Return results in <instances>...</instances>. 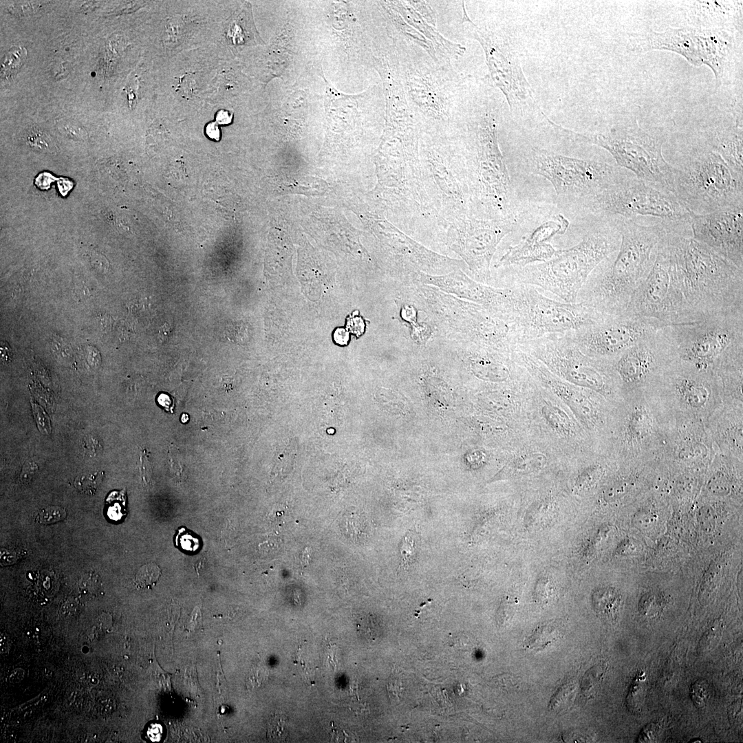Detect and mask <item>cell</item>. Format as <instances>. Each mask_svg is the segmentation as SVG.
<instances>
[{
	"label": "cell",
	"mask_w": 743,
	"mask_h": 743,
	"mask_svg": "<svg viewBox=\"0 0 743 743\" xmlns=\"http://www.w3.org/2000/svg\"><path fill=\"white\" fill-rule=\"evenodd\" d=\"M619 248L591 272L577 296L582 303L607 316H623L654 263L663 224H643L637 219H618Z\"/></svg>",
	"instance_id": "cell-1"
},
{
	"label": "cell",
	"mask_w": 743,
	"mask_h": 743,
	"mask_svg": "<svg viewBox=\"0 0 743 743\" xmlns=\"http://www.w3.org/2000/svg\"><path fill=\"white\" fill-rule=\"evenodd\" d=\"M677 284L695 321L743 306V270L691 237L667 230Z\"/></svg>",
	"instance_id": "cell-2"
},
{
	"label": "cell",
	"mask_w": 743,
	"mask_h": 743,
	"mask_svg": "<svg viewBox=\"0 0 743 743\" xmlns=\"http://www.w3.org/2000/svg\"><path fill=\"white\" fill-rule=\"evenodd\" d=\"M393 41L389 66L403 88L417 124L438 127L459 122L464 76L451 63L434 61L398 33Z\"/></svg>",
	"instance_id": "cell-3"
},
{
	"label": "cell",
	"mask_w": 743,
	"mask_h": 743,
	"mask_svg": "<svg viewBox=\"0 0 743 743\" xmlns=\"http://www.w3.org/2000/svg\"><path fill=\"white\" fill-rule=\"evenodd\" d=\"M588 232L574 246L556 250L547 261L509 267V286L528 285L549 292L566 303L577 296L596 267L620 246L621 236L615 222Z\"/></svg>",
	"instance_id": "cell-4"
},
{
	"label": "cell",
	"mask_w": 743,
	"mask_h": 743,
	"mask_svg": "<svg viewBox=\"0 0 743 743\" xmlns=\"http://www.w3.org/2000/svg\"><path fill=\"white\" fill-rule=\"evenodd\" d=\"M504 98L490 85L471 91L464 107L462 122L477 168L480 189L486 202L504 216L510 215L513 189L497 140V127Z\"/></svg>",
	"instance_id": "cell-5"
},
{
	"label": "cell",
	"mask_w": 743,
	"mask_h": 743,
	"mask_svg": "<svg viewBox=\"0 0 743 743\" xmlns=\"http://www.w3.org/2000/svg\"><path fill=\"white\" fill-rule=\"evenodd\" d=\"M672 167L674 195L691 213L743 207V175L708 146L693 150Z\"/></svg>",
	"instance_id": "cell-6"
},
{
	"label": "cell",
	"mask_w": 743,
	"mask_h": 743,
	"mask_svg": "<svg viewBox=\"0 0 743 743\" xmlns=\"http://www.w3.org/2000/svg\"><path fill=\"white\" fill-rule=\"evenodd\" d=\"M559 129L577 140L605 149L618 166L658 189L674 194L673 167L662 153L665 140L640 127L636 119L602 133H581L561 126Z\"/></svg>",
	"instance_id": "cell-7"
},
{
	"label": "cell",
	"mask_w": 743,
	"mask_h": 743,
	"mask_svg": "<svg viewBox=\"0 0 743 743\" xmlns=\"http://www.w3.org/2000/svg\"><path fill=\"white\" fill-rule=\"evenodd\" d=\"M508 288L509 300L506 314L517 330L520 344L552 334L575 331L609 317L582 303L553 300L532 286L516 285Z\"/></svg>",
	"instance_id": "cell-8"
},
{
	"label": "cell",
	"mask_w": 743,
	"mask_h": 743,
	"mask_svg": "<svg viewBox=\"0 0 743 743\" xmlns=\"http://www.w3.org/2000/svg\"><path fill=\"white\" fill-rule=\"evenodd\" d=\"M462 23L466 24L469 36L481 45L488 69L486 76L504 96L513 116L523 120L548 118L535 98L512 39L494 27L475 24L464 6Z\"/></svg>",
	"instance_id": "cell-9"
},
{
	"label": "cell",
	"mask_w": 743,
	"mask_h": 743,
	"mask_svg": "<svg viewBox=\"0 0 743 743\" xmlns=\"http://www.w3.org/2000/svg\"><path fill=\"white\" fill-rule=\"evenodd\" d=\"M588 200L590 208L603 215L660 219L666 230L683 234L692 213L673 193L659 190L629 173Z\"/></svg>",
	"instance_id": "cell-10"
},
{
	"label": "cell",
	"mask_w": 743,
	"mask_h": 743,
	"mask_svg": "<svg viewBox=\"0 0 743 743\" xmlns=\"http://www.w3.org/2000/svg\"><path fill=\"white\" fill-rule=\"evenodd\" d=\"M665 329L678 358L701 369L713 371L725 358L743 352V306Z\"/></svg>",
	"instance_id": "cell-11"
},
{
	"label": "cell",
	"mask_w": 743,
	"mask_h": 743,
	"mask_svg": "<svg viewBox=\"0 0 743 743\" xmlns=\"http://www.w3.org/2000/svg\"><path fill=\"white\" fill-rule=\"evenodd\" d=\"M671 420L704 422L722 404L720 380L713 370L676 359L649 393Z\"/></svg>",
	"instance_id": "cell-12"
},
{
	"label": "cell",
	"mask_w": 743,
	"mask_h": 743,
	"mask_svg": "<svg viewBox=\"0 0 743 743\" xmlns=\"http://www.w3.org/2000/svg\"><path fill=\"white\" fill-rule=\"evenodd\" d=\"M519 349L544 362L571 384L607 398L622 397L611 365L584 354L566 334L528 341Z\"/></svg>",
	"instance_id": "cell-13"
},
{
	"label": "cell",
	"mask_w": 743,
	"mask_h": 743,
	"mask_svg": "<svg viewBox=\"0 0 743 743\" xmlns=\"http://www.w3.org/2000/svg\"><path fill=\"white\" fill-rule=\"evenodd\" d=\"M616 427L618 455L625 462L658 460L671 420L649 394L624 397Z\"/></svg>",
	"instance_id": "cell-14"
},
{
	"label": "cell",
	"mask_w": 743,
	"mask_h": 743,
	"mask_svg": "<svg viewBox=\"0 0 743 743\" xmlns=\"http://www.w3.org/2000/svg\"><path fill=\"white\" fill-rule=\"evenodd\" d=\"M528 160L532 171L548 180L559 195L589 199L629 173L605 162L568 157L537 147L530 150Z\"/></svg>",
	"instance_id": "cell-15"
},
{
	"label": "cell",
	"mask_w": 743,
	"mask_h": 743,
	"mask_svg": "<svg viewBox=\"0 0 743 743\" xmlns=\"http://www.w3.org/2000/svg\"><path fill=\"white\" fill-rule=\"evenodd\" d=\"M724 32L694 28H671L663 32L644 30L629 36V49L635 53L669 50L683 56L696 67L709 66L719 87L732 43Z\"/></svg>",
	"instance_id": "cell-16"
},
{
	"label": "cell",
	"mask_w": 743,
	"mask_h": 743,
	"mask_svg": "<svg viewBox=\"0 0 743 743\" xmlns=\"http://www.w3.org/2000/svg\"><path fill=\"white\" fill-rule=\"evenodd\" d=\"M664 235L653 266L624 315L653 318L667 325L695 322L676 283Z\"/></svg>",
	"instance_id": "cell-17"
},
{
	"label": "cell",
	"mask_w": 743,
	"mask_h": 743,
	"mask_svg": "<svg viewBox=\"0 0 743 743\" xmlns=\"http://www.w3.org/2000/svg\"><path fill=\"white\" fill-rule=\"evenodd\" d=\"M665 327L610 363L622 399L632 394L650 393L669 365L679 358Z\"/></svg>",
	"instance_id": "cell-18"
},
{
	"label": "cell",
	"mask_w": 743,
	"mask_h": 743,
	"mask_svg": "<svg viewBox=\"0 0 743 743\" xmlns=\"http://www.w3.org/2000/svg\"><path fill=\"white\" fill-rule=\"evenodd\" d=\"M665 326L667 325L653 318L624 315L610 316L566 334L586 356L611 363Z\"/></svg>",
	"instance_id": "cell-19"
},
{
	"label": "cell",
	"mask_w": 743,
	"mask_h": 743,
	"mask_svg": "<svg viewBox=\"0 0 743 743\" xmlns=\"http://www.w3.org/2000/svg\"><path fill=\"white\" fill-rule=\"evenodd\" d=\"M512 215L495 221L474 220L458 237L455 250L462 257L477 281L488 284L491 280L490 265L500 241L522 222Z\"/></svg>",
	"instance_id": "cell-20"
},
{
	"label": "cell",
	"mask_w": 743,
	"mask_h": 743,
	"mask_svg": "<svg viewBox=\"0 0 743 743\" xmlns=\"http://www.w3.org/2000/svg\"><path fill=\"white\" fill-rule=\"evenodd\" d=\"M689 225L692 238L743 270V207L692 213Z\"/></svg>",
	"instance_id": "cell-21"
},
{
	"label": "cell",
	"mask_w": 743,
	"mask_h": 743,
	"mask_svg": "<svg viewBox=\"0 0 743 743\" xmlns=\"http://www.w3.org/2000/svg\"><path fill=\"white\" fill-rule=\"evenodd\" d=\"M717 450L704 422L674 420L658 460L666 466L708 465Z\"/></svg>",
	"instance_id": "cell-22"
},
{
	"label": "cell",
	"mask_w": 743,
	"mask_h": 743,
	"mask_svg": "<svg viewBox=\"0 0 743 743\" xmlns=\"http://www.w3.org/2000/svg\"><path fill=\"white\" fill-rule=\"evenodd\" d=\"M568 226L567 220L559 215L542 223L517 245L510 246L496 267H519L547 261L556 252L547 241L556 235L563 234Z\"/></svg>",
	"instance_id": "cell-23"
},
{
	"label": "cell",
	"mask_w": 743,
	"mask_h": 743,
	"mask_svg": "<svg viewBox=\"0 0 743 743\" xmlns=\"http://www.w3.org/2000/svg\"><path fill=\"white\" fill-rule=\"evenodd\" d=\"M420 281L497 313L505 314L508 288H495L468 277L461 271L433 276L420 272Z\"/></svg>",
	"instance_id": "cell-24"
},
{
	"label": "cell",
	"mask_w": 743,
	"mask_h": 743,
	"mask_svg": "<svg viewBox=\"0 0 743 743\" xmlns=\"http://www.w3.org/2000/svg\"><path fill=\"white\" fill-rule=\"evenodd\" d=\"M704 424L717 453L743 462V406L722 403Z\"/></svg>",
	"instance_id": "cell-25"
},
{
	"label": "cell",
	"mask_w": 743,
	"mask_h": 743,
	"mask_svg": "<svg viewBox=\"0 0 743 743\" xmlns=\"http://www.w3.org/2000/svg\"><path fill=\"white\" fill-rule=\"evenodd\" d=\"M389 6L397 12L409 25L433 44L439 59L442 63H451L452 58H456L464 53L465 47L444 38L438 32L435 27L425 21L411 6L409 1H391Z\"/></svg>",
	"instance_id": "cell-26"
},
{
	"label": "cell",
	"mask_w": 743,
	"mask_h": 743,
	"mask_svg": "<svg viewBox=\"0 0 743 743\" xmlns=\"http://www.w3.org/2000/svg\"><path fill=\"white\" fill-rule=\"evenodd\" d=\"M742 122L713 128L707 132V146L737 173L743 175Z\"/></svg>",
	"instance_id": "cell-27"
},
{
	"label": "cell",
	"mask_w": 743,
	"mask_h": 743,
	"mask_svg": "<svg viewBox=\"0 0 743 743\" xmlns=\"http://www.w3.org/2000/svg\"><path fill=\"white\" fill-rule=\"evenodd\" d=\"M713 372L720 383L722 402L743 406V353L724 359Z\"/></svg>",
	"instance_id": "cell-28"
},
{
	"label": "cell",
	"mask_w": 743,
	"mask_h": 743,
	"mask_svg": "<svg viewBox=\"0 0 743 743\" xmlns=\"http://www.w3.org/2000/svg\"><path fill=\"white\" fill-rule=\"evenodd\" d=\"M592 602L596 614L603 620L613 623L619 617L622 607L620 593L611 587H602L595 590Z\"/></svg>",
	"instance_id": "cell-29"
},
{
	"label": "cell",
	"mask_w": 743,
	"mask_h": 743,
	"mask_svg": "<svg viewBox=\"0 0 743 743\" xmlns=\"http://www.w3.org/2000/svg\"><path fill=\"white\" fill-rule=\"evenodd\" d=\"M547 462L545 455L541 453H528L518 455L507 466L509 476H521L540 470Z\"/></svg>",
	"instance_id": "cell-30"
},
{
	"label": "cell",
	"mask_w": 743,
	"mask_h": 743,
	"mask_svg": "<svg viewBox=\"0 0 743 743\" xmlns=\"http://www.w3.org/2000/svg\"><path fill=\"white\" fill-rule=\"evenodd\" d=\"M474 370L477 375L484 380L504 382L510 379V367L501 362L480 357L474 363Z\"/></svg>",
	"instance_id": "cell-31"
},
{
	"label": "cell",
	"mask_w": 743,
	"mask_h": 743,
	"mask_svg": "<svg viewBox=\"0 0 743 743\" xmlns=\"http://www.w3.org/2000/svg\"><path fill=\"white\" fill-rule=\"evenodd\" d=\"M646 694L647 676L643 671H640L633 680L626 697L629 710L634 713L639 711L645 703Z\"/></svg>",
	"instance_id": "cell-32"
},
{
	"label": "cell",
	"mask_w": 743,
	"mask_h": 743,
	"mask_svg": "<svg viewBox=\"0 0 743 743\" xmlns=\"http://www.w3.org/2000/svg\"><path fill=\"white\" fill-rule=\"evenodd\" d=\"M542 414L552 428L563 434L571 432L572 424L569 417L560 408L550 404L542 407Z\"/></svg>",
	"instance_id": "cell-33"
},
{
	"label": "cell",
	"mask_w": 743,
	"mask_h": 743,
	"mask_svg": "<svg viewBox=\"0 0 743 743\" xmlns=\"http://www.w3.org/2000/svg\"><path fill=\"white\" fill-rule=\"evenodd\" d=\"M161 575L160 568L154 563H149L139 568L133 581L138 589H151L156 585Z\"/></svg>",
	"instance_id": "cell-34"
},
{
	"label": "cell",
	"mask_w": 743,
	"mask_h": 743,
	"mask_svg": "<svg viewBox=\"0 0 743 743\" xmlns=\"http://www.w3.org/2000/svg\"><path fill=\"white\" fill-rule=\"evenodd\" d=\"M26 57V50L21 47H13L1 60V76L8 77L16 73L23 65Z\"/></svg>",
	"instance_id": "cell-35"
},
{
	"label": "cell",
	"mask_w": 743,
	"mask_h": 743,
	"mask_svg": "<svg viewBox=\"0 0 743 743\" xmlns=\"http://www.w3.org/2000/svg\"><path fill=\"white\" fill-rule=\"evenodd\" d=\"M723 625L721 621L715 620L702 635L698 647V654H703L713 650L722 637Z\"/></svg>",
	"instance_id": "cell-36"
},
{
	"label": "cell",
	"mask_w": 743,
	"mask_h": 743,
	"mask_svg": "<svg viewBox=\"0 0 743 743\" xmlns=\"http://www.w3.org/2000/svg\"><path fill=\"white\" fill-rule=\"evenodd\" d=\"M104 472L96 471L79 475L74 481V486L85 495H94L103 482Z\"/></svg>",
	"instance_id": "cell-37"
},
{
	"label": "cell",
	"mask_w": 743,
	"mask_h": 743,
	"mask_svg": "<svg viewBox=\"0 0 743 743\" xmlns=\"http://www.w3.org/2000/svg\"><path fill=\"white\" fill-rule=\"evenodd\" d=\"M550 513H552V509L546 502L536 504L527 513L525 523L530 528L540 526L550 519Z\"/></svg>",
	"instance_id": "cell-38"
},
{
	"label": "cell",
	"mask_w": 743,
	"mask_h": 743,
	"mask_svg": "<svg viewBox=\"0 0 743 743\" xmlns=\"http://www.w3.org/2000/svg\"><path fill=\"white\" fill-rule=\"evenodd\" d=\"M177 534L175 538L176 547L186 552L194 553L200 548V538L191 530L186 527L181 526L178 528Z\"/></svg>",
	"instance_id": "cell-39"
},
{
	"label": "cell",
	"mask_w": 743,
	"mask_h": 743,
	"mask_svg": "<svg viewBox=\"0 0 743 743\" xmlns=\"http://www.w3.org/2000/svg\"><path fill=\"white\" fill-rule=\"evenodd\" d=\"M603 469L600 464H593L585 469L577 477L575 488L583 491L593 486L600 478Z\"/></svg>",
	"instance_id": "cell-40"
},
{
	"label": "cell",
	"mask_w": 743,
	"mask_h": 743,
	"mask_svg": "<svg viewBox=\"0 0 743 743\" xmlns=\"http://www.w3.org/2000/svg\"><path fill=\"white\" fill-rule=\"evenodd\" d=\"M288 735V726L286 719L281 715H275L270 718L268 724L267 736L273 742H283Z\"/></svg>",
	"instance_id": "cell-41"
},
{
	"label": "cell",
	"mask_w": 743,
	"mask_h": 743,
	"mask_svg": "<svg viewBox=\"0 0 743 743\" xmlns=\"http://www.w3.org/2000/svg\"><path fill=\"white\" fill-rule=\"evenodd\" d=\"M707 488L709 491L716 495H725L731 491V481L729 476L725 472L717 471L709 478Z\"/></svg>",
	"instance_id": "cell-42"
},
{
	"label": "cell",
	"mask_w": 743,
	"mask_h": 743,
	"mask_svg": "<svg viewBox=\"0 0 743 743\" xmlns=\"http://www.w3.org/2000/svg\"><path fill=\"white\" fill-rule=\"evenodd\" d=\"M663 606V599L658 594L647 593L643 595L638 604V610L640 614L647 616H652L657 614Z\"/></svg>",
	"instance_id": "cell-43"
},
{
	"label": "cell",
	"mask_w": 743,
	"mask_h": 743,
	"mask_svg": "<svg viewBox=\"0 0 743 743\" xmlns=\"http://www.w3.org/2000/svg\"><path fill=\"white\" fill-rule=\"evenodd\" d=\"M67 516L64 508L58 506H50L41 509L36 514L35 519L42 524H50L61 521Z\"/></svg>",
	"instance_id": "cell-44"
},
{
	"label": "cell",
	"mask_w": 743,
	"mask_h": 743,
	"mask_svg": "<svg viewBox=\"0 0 743 743\" xmlns=\"http://www.w3.org/2000/svg\"><path fill=\"white\" fill-rule=\"evenodd\" d=\"M554 590L552 581L547 577H540L535 585V596L538 601L546 602L550 599Z\"/></svg>",
	"instance_id": "cell-45"
},
{
	"label": "cell",
	"mask_w": 743,
	"mask_h": 743,
	"mask_svg": "<svg viewBox=\"0 0 743 743\" xmlns=\"http://www.w3.org/2000/svg\"><path fill=\"white\" fill-rule=\"evenodd\" d=\"M690 694L695 705L700 708L709 699L708 686L704 681H697L692 685Z\"/></svg>",
	"instance_id": "cell-46"
},
{
	"label": "cell",
	"mask_w": 743,
	"mask_h": 743,
	"mask_svg": "<svg viewBox=\"0 0 743 743\" xmlns=\"http://www.w3.org/2000/svg\"><path fill=\"white\" fill-rule=\"evenodd\" d=\"M28 140L30 146L41 151H51L53 147L49 136L38 130L32 131L29 134Z\"/></svg>",
	"instance_id": "cell-47"
},
{
	"label": "cell",
	"mask_w": 743,
	"mask_h": 743,
	"mask_svg": "<svg viewBox=\"0 0 743 743\" xmlns=\"http://www.w3.org/2000/svg\"><path fill=\"white\" fill-rule=\"evenodd\" d=\"M411 6L425 19V21L435 27L436 14L433 8L426 1H409Z\"/></svg>",
	"instance_id": "cell-48"
},
{
	"label": "cell",
	"mask_w": 743,
	"mask_h": 743,
	"mask_svg": "<svg viewBox=\"0 0 743 743\" xmlns=\"http://www.w3.org/2000/svg\"><path fill=\"white\" fill-rule=\"evenodd\" d=\"M58 128L62 133L66 136L76 139H85L87 135L86 131L78 124H75L71 121H63L62 123H59Z\"/></svg>",
	"instance_id": "cell-49"
},
{
	"label": "cell",
	"mask_w": 743,
	"mask_h": 743,
	"mask_svg": "<svg viewBox=\"0 0 743 743\" xmlns=\"http://www.w3.org/2000/svg\"><path fill=\"white\" fill-rule=\"evenodd\" d=\"M400 674L393 672L387 684V689L392 700H399L402 696L403 686Z\"/></svg>",
	"instance_id": "cell-50"
},
{
	"label": "cell",
	"mask_w": 743,
	"mask_h": 743,
	"mask_svg": "<svg viewBox=\"0 0 743 743\" xmlns=\"http://www.w3.org/2000/svg\"><path fill=\"white\" fill-rule=\"evenodd\" d=\"M603 675V669L599 667H594L590 670L589 674L587 675L586 682L589 685L588 687V691L592 693H594L597 690L601 682V676Z\"/></svg>",
	"instance_id": "cell-51"
},
{
	"label": "cell",
	"mask_w": 743,
	"mask_h": 743,
	"mask_svg": "<svg viewBox=\"0 0 743 743\" xmlns=\"http://www.w3.org/2000/svg\"><path fill=\"white\" fill-rule=\"evenodd\" d=\"M660 729L658 724L651 723L643 729L638 737L639 742H652L658 739Z\"/></svg>",
	"instance_id": "cell-52"
},
{
	"label": "cell",
	"mask_w": 743,
	"mask_h": 743,
	"mask_svg": "<svg viewBox=\"0 0 743 743\" xmlns=\"http://www.w3.org/2000/svg\"><path fill=\"white\" fill-rule=\"evenodd\" d=\"M678 668L679 665L678 663L677 657L674 654H671L663 671V679L666 681L668 680V679L669 680L670 678H674L675 676L674 674H675V672H678Z\"/></svg>",
	"instance_id": "cell-53"
},
{
	"label": "cell",
	"mask_w": 743,
	"mask_h": 743,
	"mask_svg": "<svg viewBox=\"0 0 743 743\" xmlns=\"http://www.w3.org/2000/svg\"><path fill=\"white\" fill-rule=\"evenodd\" d=\"M37 469L38 466L34 462H28L24 464L21 473V482L23 483L29 482Z\"/></svg>",
	"instance_id": "cell-54"
},
{
	"label": "cell",
	"mask_w": 743,
	"mask_h": 743,
	"mask_svg": "<svg viewBox=\"0 0 743 743\" xmlns=\"http://www.w3.org/2000/svg\"><path fill=\"white\" fill-rule=\"evenodd\" d=\"M363 322L358 318H348L346 330L349 329L350 332L356 334H360L363 332Z\"/></svg>",
	"instance_id": "cell-55"
},
{
	"label": "cell",
	"mask_w": 743,
	"mask_h": 743,
	"mask_svg": "<svg viewBox=\"0 0 743 743\" xmlns=\"http://www.w3.org/2000/svg\"><path fill=\"white\" fill-rule=\"evenodd\" d=\"M206 133L211 139L219 140L221 132L218 124L215 122L208 123L206 127Z\"/></svg>",
	"instance_id": "cell-56"
},
{
	"label": "cell",
	"mask_w": 743,
	"mask_h": 743,
	"mask_svg": "<svg viewBox=\"0 0 743 743\" xmlns=\"http://www.w3.org/2000/svg\"><path fill=\"white\" fill-rule=\"evenodd\" d=\"M53 179H54V177L50 173H42L36 177L35 182L41 189H46L50 186Z\"/></svg>",
	"instance_id": "cell-57"
},
{
	"label": "cell",
	"mask_w": 743,
	"mask_h": 743,
	"mask_svg": "<svg viewBox=\"0 0 743 743\" xmlns=\"http://www.w3.org/2000/svg\"><path fill=\"white\" fill-rule=\"evenodd\" d=\"M334 341L338 345H346L349 340L348 332L344 328H337L333 334Z\"/></svg>",
	"instance_id": "cell-58"
},
{
	"label": "cell",
	"mask_w": 743,
	"mask_h": 743,
	"mask_svg": "<svg viewBox=\"0 0 743 743\" xmlns=\"http://www.w3.org/2000/svg\"><path fill=\"white\" fill-rule=\"evenodd\" d=\"M158 403L164 407L167 411L173 413V409L175 405L173 399L169 395L162 394L158 396Z\"/></svg>",
	"instance_id": "cell-59"
},
{
	"label": "cell",
	"mask_w": 743,
	"mask_h": 743,
	"mask_svg": "<svg viewBox=\"0 0 743 743\" xmlns=\"http://www.w3.org/2000/svg\"><path fill=\"white\" fill-rule=\"evenodd\" d=\"M216 122L218 125H228L233 119V114L226 110H220L216 114Z\"/></svg>",
	"instance_id": "cell-60"
},
{
	"label": "cell",
	"mask_w": 743,
	"mask_h": 743,
	"mask_svg": "<svg viewBox=\"0 0 743 743\" xmlns=\"http://www.w3.org/2000/svg\"><path fill=\"white\" fill-rule=\"evenodd\" d=\"M140 461L142 464V466H140V471L142 472V478L146 480V481L147 482V478L150 476L151 474V470L147 469V468L145 467H147L149 462L147 461V459L144 458L143 456L140 457Z\"/></svg>",
	"instance_id": "cell-61"
},
{
	"label": "cell",
	"mask_w": 743,
	"mask_h": 743,
	"mask_svg": "<svg viewBox=\"0 0 743 743\" xmlns=\"http://www.w3.org/2000/svg\"><path fill=\"white\" fill-rule=\"evenodd\" d=\"M59 190L62 194H65L72 187V183L67 180L61 179L58 182Z\"/></svg>",
	"instance_id": "cell-62"
},
{
	"label": "cell",
	"mask_w": 743,
	"mask_h": 743,
	"mask_svg": "<svg viewBox=\"0 0 743 743\" xmlns=\"http://www.w3.org/2000/svg\"><path fill=\"white\" fill-rule=\"evenodd\" d=\"M300 559H301L302 564H303L305 566L308 565V561H309V559H310V555H309V552H308V548H305V550L303 552L302 556L301 557Z\"/></svg>",
	"instance_id": "cell-63"
}]
</instances>
